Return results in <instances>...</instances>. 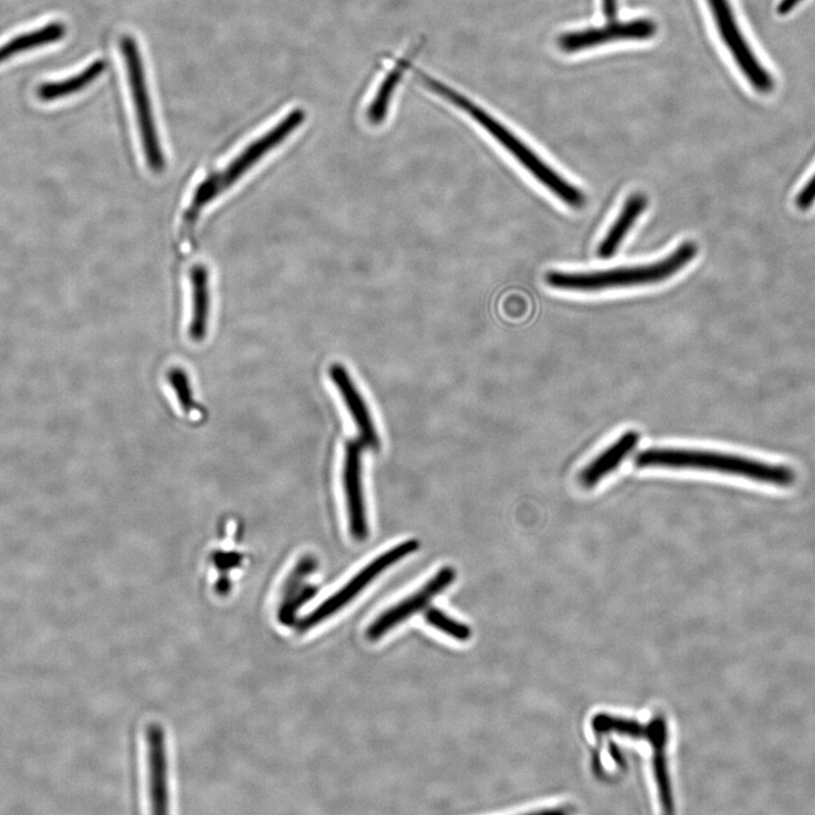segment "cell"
<instances>
[{"instance_id":"obj_11","label":"cell","mask_w":815,"mask_h":815,"mask_svg":"<svg viewBox=\"0 0 815 815\" xmlns=\"http://www.w3.org/2000/svg\"><path fill=\"white\" fill-rule=\"evenodd\" d=\"M330 376L356 424L361 442L368 449L378 450L380 442L375 424L348 370L343 365L334 364L330 368Z\"/></svg>"},{"instance_id":"obj_19","label":"cell","mask_w":815,"mask_h":815,"mask_svg":"<svg viewBox=\"0 0 815 815\" xmlns=\"http://www.w3.org/2000/svg\"><path fill=\"white\" fill-rule=\"evenodd\" d=\"M316 567L317 561L313 556H305L297 563L282 586V602L279 607L286 605L301 593L305 587V579L315 572Z\"/></svg>"},{"instance_id":"obj_17","label":"cell","mask_w":815,"mask_h":815,"mask_svg":"<svg viewBox=\"0 0 815 815\" xmlns=\"http://www.w3.org/2000/svg\"><path fill=\"white\" fill-rule=\"evenodd\" d=\"M106 70V62L97 61L74 77L58 83H48L39 87V98L42 102H54L69 97L98 79Z\"/></svg>"},{"instance_id":"obj_10","label":"cell","mask_w":815,"mask_h":815,"mask_svg":"<svg viewBox=\"0 0 815 815\" xmlns=\"http://www.w3.org/2000/svg\"><path fill=\"white\" fill-rule=\"evenodd\" d=\"M361 441H351L346 446L344 462V488L346 494L349 529L352 536L363 542L368 536L366 505L362 481V450Z\"/></svg>"},{"instance_id":"obj_12","label":"cell","mask_w":815,"mask_h":815,"mask_svg":"<svg viewBox=\"0 0 815 815\" xmlns=\"http://www.w3.org/2000/svg\"><path fill=\"white\" fill-rule=\"evenodd\" d=\"M191 284V321L188 337L191 342L201 343L207 338L211 311L210 272L202 264H197L189 272Z\"/></svg>"},{"instance_id":"obj_22","label":"cell","mask_w":815,"mask_h":815,"mask_svg":"<svg viewBox=\"0 0 815 815\" xmlns=\"http://www.w3.org/2000/svg\"><path fill=\"white\" fill-rule=\"evenodd\" d=\"M603 13L608 20H615L617 17V0H602Z\"/></svg>"},{"instance_id":"obj_6","label":"cell","mask_w":815,"mask_h":815,"mask_svg":"<svg viewBox=\"0 0 815 815\" xmlns=\"http://www.w3.org/2000/svg\"><path fill=\"white\" fill-rule=\"evenodd\" d=\"M419 550V542L411 540L379 555L364 567L345 587L323 602L316 609L297 623L301 634L318 627L321 623L339 613L367 588L383 572Z\"/></svg>"},{"instance_id":"obj_1","label":"cell","mask_w":815,"mask_h":815,"mask_svg":"<svg viewBox=\"0 0 815 815\" xmlns=\"http://www.w3.org/2000/svg\"><path fill=\"white\" fill-rule=\"evenodd\" d=\"M419 83L431 92L454 105L477 124L489 132L502 147L505 148L526 170H529L540 182H542L562 202L574 209H582L586 205V197L582 189L567 182L545 161H543L526 144L515 136L502 123L491 114L479 107L463 94L441 81L431 77L422 71L411 66Z\"/></svg>"},{"instance_id":"obj_5","label":"cell","mask_w":815,"mask_h":815,"mask_svg":"<svg viewBox=\"0 0 815 815\" xmlns=\"http://www.w3.org/2000/svg\"><path fill=\"white\" fill-rule=\"evenodd\" d=\"M121 45L137 116L144 157H146L149 168L155 174H161L166 168V159L161 149L138 45L130 35H124Z\"/></svg>"},{"instance_id":"obj_9","label":"cell","mask_w":815,"mask_h":815,"mask_svg":"<svg viewBox=\"0 0 815 815\" xmlns=\"http://www.w3.org/2000/svg\"><path fill=\"white\" fill-rule=\"evenodd\" d=\"M657 33V24L649 19L627 22L608 20L599 28L567 32L560 36L558 45L564 53H577L591 48L621 40H647Z\"/></svg>"},{"instance_id":"obj_3","label":"cell","mask_w":815,"mask_h":815,"mask_svg":"<svg viewBox=\"0 0 815 815\" xmlns=\"http://www.w3.org/2000/svg\"><path fill=\"white\" fill-rule=\"evenodd\" d=\"M698 247L683 243L666 259L649 265L620 268L591 273L550 272L546 282L557 290L599 292L610 288L662 282L685 269L697 255Z\"/></svg>"},{"instance_id":"obj_18","label":"cell","mask_w":815,"mask_h":815,"mask_svg":"<svg viewBox=\"0 0 815 815\" xmlns=\"http://www.w3.org/2000/svg\"><path fill=\"white\" fill-rule=\"evenodd\" d=\"M409 65L410 63L407 60H403L385 81H383L373 104L368 108V119L372 124L377 125L386 119L393 94L401 79L404 70Z\"/></svg>"},{"instance_id":"obj_2","label":"cell","mask_w":815,"mask_h":815,"mask_svg":"<svg viewBox=\"0 0 815 815\" xmlns=\"http://www.w3.org/2000/svg\"><path fill=\"white\" fill-rule=\"evenodd\" d=\"M635 462L640 468L659 467L721 472L781 488L793 485L796 479L794 470L786 466L702 450L649 449L640 452Z\"/></svg>"},{"instance_id":"obj_8","label":"cell","mask_w":815,"mask_h":815,"mask_svg":"<svg viewBox=\"0 0 815 815\" xmlns=\"http://www.w3.org/2000/svg\"><path fill=\"white\" fill-rule=\"evenodd\" d=\"M456 577L457 573L453 567L441 568L418 592L382 613L367 629L368 640H379L415 614L427 609L431 602L454 583Z\"/></svg>"},{"instance_id":"obj_4","label":"cell","mask_w":815,"mask_h":815,"mask_svg":"<svg viewBox=\"0 0 815 815\" xmlns=\"http://www.w3.org/2000/svg\"><path fill=\"white\" fill-rule=\"evenodd\" d=\"M305 121V113L296 109L288 114L271 130L250 146L221 171L210 175L196 190L185 213V223L194 226L202 210L222 196L231 186L248 174L262 158L292 135Z\"/></svg>"},{"instance_id":"obj_16","label":"cell","mask_w":815,"mask_h":815,"mask_svg":"<svg viewBox=\"0 0 815 815\" xmlns=\"http://www.w3.org/2000/svg\"><path fill=\"white\" fill-rule=\"evenodd\" d=\"M65 33V25L56 22L48 24L40 30L17 36L0 46V64L23 52L58 42L64 38Z\"/></svg>"},{"instance_id":"obj_15","label":"cell","mask_w":815,"mask_h":815,"mask_svg":"<svg viewBox=\"0 0 815 815\" xmlns=\"http://www.w3.org/2000/svg\"><path fill=\"white\" fill-rule=\"evenodd\" d=\"M647 207L648 200L642 195H634L628 199L598 249V257L600 259L607 260L617 253L623 241H625L639 217L646 211Z\"/></svg>"},{"instance_id":"obj_21","label":"cell","mask_w":815,"mask_h":815,"mask_svg":"<svg viewBox=\"0 0 815 815\" xmlns=\"http://www.w3.org/2000/svg\"><path fill=\"white\" fill-rule=\"evenodd\" d=\"M815 202V174L808 182L802 188L796 197V207L802 211H807Z\"/></svg>"},{"instance_id":"obj_14","label":"cell","mask_w":815,"mask_h":815,"mask_svg":"<svg viewBox=\"0 0 815 815\" xmlns=\"http://www.w3.org/2000/svg\"><path fill=\"white\" fill-rule=\"evenodd\" d=\"M637 431H628L588 464L581 474V484L586 489L596 487L604 477L613 472L638 446Z\"/></svg>"},{"instance_id":"obj_20","label":"cell","mask_w":815,"mask_h":815,"mask_svg":"<svg viewBox=\"0 0 815 815\" xmlns=\"http://www.w3.org/2000/svg\"><path fill=\"white\" fill-rule=\"evenodd\" d=\"M425 619L428 625L458 641H468L472 636L471 629L464 623L450 617L438 608L428 607L425 612Z\"/></svg>"},{"instance_id":"obj_13","label":"cell","mask_w":815,"mask_h":815,"mask_svg":"<svg viewBox=\"0 0 815 815\" xmlns=\"http://www.w3.org/2000/svg\"><path fill=\"white\" fill-rule=\"evenodd\" d=\"M165 735L158 727L148 732V770L151 803L166 812L168 805L167 752Z\"/></svg>"},{"instance_id":"obj_7","label":"cell","mask_w":815,"mask_h":815,"mask_svg":"<svg viewBox=\"0 0 815 815\" xmlns=\"http://www.w3.org/2000/svg\"><path fill=\"white\" fill-rule=\"evenodd\" d=\"M707 2L719 34L743 75L757 92H772L775 86L774 79L755 58L740 29L729 0H707Z\"/></svg>"},{"instance_id":"obj_23","label":"cell","mask_w":815,"mask_h":815,"mask_svg":"<svg viewBox=\"0 0 815 815\" xmlns=\"http://www.w3.org/2000/svg\"><path fill=\"white\" fill-rule=\"evenodd\" d=\"M803 0H782L781 4L779 6V14L781 15H787L790 14L796 7H798Z\"/></svg>"}]
</instances>
